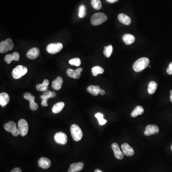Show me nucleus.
I'll list each match as a JSON object with an SVG mask.
<instances>
[{"label": "nucleus", "mask_w": 172, "mask_h": 172, "mask_svg": "<svg viewBox=\"0 0 172 172\" xmlns=\"http://www.w3.org/2000/svg\"><path fill=\"white\" fill-rule=\"evenodd\" d=\"M63 79L62 77H58L57 79H55L52 82V87L53 89L56 91H58L61 89L62 86L63 84Z\"/></svg>", "instance_id": "nucleus-15"}, {"label": "nucleus", "mask_w": 172, "mask_h": 172, "mask_svg": "<svg viewBox=\"0 0 172 172\" xmlns=\"http://www.w3.org/2000/svg\"><path fill=\"white\" fill-rule=\"evenodd\" d=\"M49 85V81L47 79H45L43 83L41 84H37L36 88L39 91H45L47 90Z\"/></svg>", "instance_id": "nucleus-20"}, {"label": "nucleus", "mask_w": 172, "mask_h": 172, "mask_svg": "<svg viewBox=\"0 0 172 172\" xmlns=\"http://www.w3.org/2000/svg\"><path fill=\"white\" fill-rule=\"evenodd\" d=\"M12 55H13L14 61H17L19 60V59H20V55H19V53H17V52H14Z\"/></svg>", "instance_id": "nucleus-36"}, {"label": "nucleus", "mask_w": 172, "mask_h": 172, "mask_svg": "<svg viewBox=\"0 0 172 172\" xmlns=\"http://www.w3.org/2000/svg\"><path fill=\"white\" fill-rule=\"evenodd\" d=\"M35 97L34 96H32L30 99H29V102H30V108L32 111H35L38 108V106L37 103H35Z\"/></svg>", "instance_id": "nucleus-25"}, {"label": "nucleus", "mask_w": 172, "mask_h": 172, "mask_svg": "<svg viewBox=\"0 0 172 172\" xmlns=\"http://www.w3.org/2000/svg\"><path fill=\"white\" fill-rule=\"evenodd\" d=\"M4 60L7 64H9L11 63L14 60L13 55L10 54H7L4 58Z\"/></svg>", "instance_id": "nucleus-34"}, {"label": "nucleus", "mask_w": 172, "mask_h": 172, "mask_svg": "<svg viewBox=\"0 0 172 172\" xmlns=\"http://www.w3.org/2000/svg\"><path fill=\"white\" fill-rule=\"evenodd\" d=\"M83 71V69L82 68H78V69L75 70V72L76 76V78L79 79L81 77V73Z\"/></svg>", "instance_id": "nucleus-35"}, {"label": "nucleus", "mask_w": 172, "mask_h": 172, "mask_svg": "<svg viewBox=\"0 0 172 172\" xmlns=\"http://www.w3.org/2000/svg\"><path fill=\"white\" fill-rule=\"evenodd\" d=\"M69 63L71 65H75L77 67H78L81 64V59L79 58H74L71 59L69 61Z\"/></svg>", "instance_id": "nucleus-31"}, {"label": "nucleus", "mask_w": 172, "mask_h": 172, "mask_svg": "<svg viewBox=\"0 0 172 172\" xmlns=\"http://www.w3.org/2000/svg\"><path fill=\"white\" fill-rule=\"evenodd\" d=\"M40 53V50L38 48H32L27 52V57L29 59H35L39 56Z\"/></svg>", "instance_id": "nucleus-13"}, {"label": "nucleus", "mask_w": 172, "mask_h": 172, "mask_svg": "<svg viewBox=\"0 0 172 172\" xmlns=\"http://www.w3.org/2000/svg\"><path fill=\"white\" fill-rule=\"evenodd\" d=\"M8 50V48L5 41H1L0 43V53H6Z\"/></svg>", "instance_id": "nucleus-30"}, {"label": "nucleus", "mask_w": 172, "mask_h": 172, "mask_svg": "<svg viewBox=\"0 0 172 172\" xmlns=\"http://www.w3.org/2000/svg\"><path fill=\"white\" fill-rule=\"evenodd\" d=\"M55 142L62 145H65L68 141V137L65 133L63 132H58L55 134L54 137Z\"/></svg>", "instance_id": "nucleus-8"}, {"label": "nucleus", "mask_w": 172, "mask_h": 172, "mask_svg": "<svg viewBox=\"0 0 172 172\" xmlns=\"http://www.w3.org/2000/svg\"><path fill=\"white\" fill-rule=\"evenodd\" d=\"M166 72H167V74L169 75H172V71L171 69H169L168 68H167L166 69Z\"/></svg>", "instance_id": "nucleus-42"}, {"label": "nucleus", "mask_w": 172, "mask_h": 172, "mask_svg": "<svg viewBox=\"0 0 172 172\" xmlns=\"http://www.w3.org/2000/svg\"><path fill=\"white\" fill-rule=\"evenodd\" d=\"M41 105L43 107H47L48 106L47 101L45 100H42L41 102Z\"/></svg>", "instance_id": "nucleus-39"}, {"label": "nucleus", "mask_w": 172, "mask_h": 172, "mask_svg": "<svg viewBox=\"0 0 172 172\" xmlns=\"http://www.w3.org/2000/svg\"><path fill=\"white\" fill-rule=\"evenodd\" d=\"M121 147H122L124 155H125L126 156H132L135 154L134 150L128 143H123L121 146Z\"/></svg>", "instance_id": "nucleus-11"}, {"label": "nucleus", "mask_w": 172, "mask_h": 172, "mask_svg": "<svg viewBox=\"0 0 172 172\" xmlns=\"http://www.w3.org/2000/svg\"><path fill=\"white\" fill-rule=\"evenodd\" d=\"M105 92L103 90V89H101V91H100V92H99V94L101 95H104L105 94Z\"/></svg>", "instance_id": "nucleus-44"}, {"label": "nucleus", "mask_w": 172, "mask_h": 172, "mask_svg": "<svg viewBox=\"0 0 172 172\" xmlns=\"http://www.w3.org/2000/svg\"><path fill=\"white\" fill-rule=\"evenodd\" d=\"M28 69L27 67L22 65H18L13 69L12 75L14 79H19L23 77V76L25 75Z\"/></svg>", "instance_id": "nucleus-4"}, {"label": "nucleus", "mask_w": 172, "mask_h": 172, "mask_svg": "<svg viewBox=\"0 0 172 172\" xmlns=\"http://www.w3.org/2000/svg\"><path fill=\"white\" fill-rule=\"evenodd\" d=\"M11 172H22V170L19 168H15L12 170Z\"/></svg>", "instance_id": "nucleus-40"}, {"label": "nucleus", "mask_w": 172, "mask_h": 172, "mask_svg": "<svg viewBox=\"0 0 172 172\" xmlns=\"http://www.w3.org/2000/svg\"><path fill=\"white\" fill-rule=\"evenodd\" d=\"M94 172H102V171H101L100 170L97 169L95 170V171Z\"/></svg>", "instance_id": "nucleus-47"}, {"label": "nucleus", "mask_w": 172, "mask_h": 172, "mask_svg": "<svg viewBox=\"0 0 172 172\" xmlns=\"http://www.w3.org/2000/svg\"><path fill=\"white\" fill-rule=\"evenodd\" d=\"M10 97L7 93L3 92L0 94V105L1 107H5L9 103Z\"/></svg>", "instance_id": "nucleus-16"}, {"label": "nucleus", "mask_w": 172, "mask_h": 172, "mask_svg": "<svg viewBox=\"0 0 172 172\" xmlns=\"http://www.w3.org/2000/svg\"><path fill=\"white\" fill-rule=\"evenodd\" d=\"M95 116L96 118L98 119L99 125H105L106 122H107V121L104 119V118H103L104 115H103V114H102V113H96L95 115Z\"/></svg>", "instance_id": "nucleus-26"}, {"label": "nucleus", "mask_w": 172, "mask_h": 172, "mask_svg": "<svg viewBox=\"0 0 172 172\" xmlns=\"http://www.w3.org/2000/svg\"><path fill=\"white\" fill-rule=\"evenodd\" d=\"M65 106V103L63 102H60L56 103L53 106L52 111L54 113H58L60 112L63 109Z\"/></svg>", "instance_id": "nucleus-22"}, {"label": "nucleus", "mask_w": 172, "mask_h": 172, "mask_svg": "<svg viewBox=\"0 0 172 172\" xmlns=\"http://www.w3.org/2000/svg\"><path fill=\"white\" fill-rule=\"evenodd\" d=\"M67 74L68 77L70 78H76V76L75 72L74 70L68 68L67 69Z\"/></svg>", "instance_id": "nucleus-32"}, {"label": "nucleus", "mask_w": 172, "mask_h": 172, "mask_svg": "<svg viewBox=\"0 0 172 172\" xmlns=\"http://www.w3.org/2000/svg\"><path fill=\"white\" fill-rule=\"evenodd\" d=\"M171 150H172V145H171Z\"/></svg>", "instance_id": "nucleus-48"}, {"label": "nucleus", "mask_w": 172, "mask_h": 172, "mask_svg": "<svg viewBox=\"0 0 172 172\" xmlns=\"http://www.w3.org/2000/svg\"><path fill=\"white\" fill-rule=\"evenodd\" d=\"M38 166L43 169L49 168L51 165V162L49 159L45 157H42L38 161Z\"/></svg>", "instance_id": "nucleus-14"}, {"label": "nucleus", "mask_w": 172, "mask_h": 172, "mask_svg": "<svg viewBox=\"0 0 172 172\" xmlns=\"http://www.w3.org/2000/svg\"><path fill=\"white\" fill-rule=\"evenodd\" d=\"M104 69L99 66H95L92 68V73L94 76L96 77L98 75L103 74L104 73Z\"/></svg>", "instance_id": "nucleus-24"}, {"label": "nucleus", "mask_w": 172, "mask_h": 172, "mask_svg": "<svg viewBox=\"0 0 172 172\" xmlns=\"http://www.w3.org/2000/svg\"><path fill=\"white\" fill-rule=\"evenodd\" d=\"M118 20L121 23L126 25H129L132 22L131 18L127 15L123 14H119Z\"/></svg>", "instance_id": "nucleus-17"}, {"label": "nucleus", "mask_w": 172, "mask_h": 172, "mask_svg": "<svg viewBox=\"0 0 172 172\" xmlns=\"http://www.w3.org/2000/svg\"><path fill=\"white\" fill-rule=\"evenodd\" d=\"M112 149L113 150L115 156L118 159L122 160L124 158V153L121 151L119 146L117 143L114 142L112 145Z\"/></svg>", "instance_id": "nucleus-10"}, {"label": "nucleus", "mask_w": 172, "mask_h": 172, "mask_svg": "<svg viewBox=\"0 0 172 172\" xmlns=\"http://www.w3.org/2000/svg\"><path fill=\"white\" fill-rule=\"evenodd\" d=\"M86 15V8L84 5H81L79 8L78 17L80 18H84Z\"/></svg>", "instance_id": "nucleus-29"}, {"label": "nucleus", "mask_w": 172, "mask_h": 172, "mask_svg": "<svg viewBox=\"0 0 172 172\" xmlns=\"http://www.w3.org/2000/svg\"><path fill=\"white\" fill-rule=\"evenodd\" d=\"M63 47L61 43H52L47 46V50L49 54H55L60 51Z\"/></svg>", "instance_id": "nucleus-7"}, {"label": "nucleus", "mask_w": 172, "mask_h": 172, "mask_svg": "<svg viewBox=\"0 0 172 172\" xmlns=\"http://www.w3.org/2000/svg\"><path fill=\"white\" fill-rule=\"evenodd\" d=\"M159 132V128L157 125H149L146 127L144 134L146 136H150L151 135L157 134Z\"/></svg>", "instance_id": "nucleus-9"}, {"label": "nucleus", "mask_w": 172, "mask_h": 172, "mask_svg": "<svg viewBox=\"0 0 172 172\" xmlns=\"http://www.w3.org/2000/svg\"><path fill=\"white\" fill-rule=\"evenodd\" d=\"M41 99L42 100H45V101H48V99H49V98H48L47 96L44 95L41 96Z\"/></svg>", "instance_id": "nucleus-41"}, {"label": "nucleus", "mask_w": 172, "mask_h": 172, "mask_svg": "<svg viewBox=\"0 0 172 172\" xmlns=\"http://www.w3.org/2000/svg\"><path fill=\"white\" fill-rule=\"evenodd\" d=\"M144 109L141 106H138L135 107L133 111L131 113V116L133 118L137 117L138 115H141L144 113Z\"/></svg>", "instance_id": "nucleus-21"}, {"label": "nucleus", "mask_w": 172, "mask_h": 172, "mask_svg": "<svg viewBox=\"0 0 172 172\" xmlns=\"http://www.w3.org/2000/svg\"><path fill=\"white\" fill-rule=\"evenodd\" d=\"M113 50V47L112 45H109L108 47H104V50L103 51V54L107 58H109L111 57L112 52Z\"/></svg>", "instance_id": "nucleus-27"}, {"label": "nucleus", "mask_w": 172, "mask_h": 172, "mask_svg": "<svg viewBox=\"0 0 172 172\" xmlns=\"http://www.w3.org/2000/svg\"><path fill=\"white\" fill-rule=\"evenodd\" d=\"M5 41L8 48V50H11L12 49H13L14 48V44H13L12 40L10 38H7L5 40Z\"/></svg>", "instance_id": "nucleus-33"}, {"label": "nucleus", "mask_w": 172, "mask_h": 172, "mask_svg": "<svg viewBox=\"0 0 172 172\" xmlns=\"http://www.w3.org/2000/svg\"><path fill=\"white\" fill-rule=\"evenodd\" d=\"M91 5L96 10H99L102 7V4L100 0H91Z\"/></svg>", "instance_id": "nucleus-28"}, {"label": "nucleus", "mask_w": 172, "mask_h": 172, "mask_svg": "<svg viewBox=\"0 0 172 172\" xmlns=\"http://www.w3.org/2000/svg\"><path fill=\"white\" fill-rule=\"evenodd\" d=\"M157 88V83L154 81H152L149 83L148 86V92L149 94H153L156 91Z\"/></svg>", "instance_id": "nucleus-23"}, {"label": "nucleus", "mask_w": 172, "mask_h": 172, "mask_svg": "<svg viewBox=\"0 0 172 172\" xmlns=\"http://www.w3.org/2000/svg\"><path fill=\"white\" fill-rule=\"evenodd\" d=\"M122 40L127 45H130L135 41V37L131 34H125L122 37Z\"/></svg>", "instance_id": "nucleus-19"}, {"label": "nucleus", "mask_w": 172, "mask_h": 172, "mask_svg": "<svg viewBox=\"0 0 172 172\" xmlns=\"http://www.w3.org/2000/svg\"><path fill=\"white\" fill-rule=\"evenodd\" d=\"M71 135L75 141H81L83 137V133L81 128L77 125H73L71 127Z\"/></svg>", "instance_id": "nucleus-3"}, {"label": "nucleus", "mask_w": 172, "mask_h": 172, "mask_svg": "<svg viewBox=\"0 0 172 172\" xmlns=\"http://www.w3.org/2000/svg\"><path fill=\"white\" fill-rule=\"evenodd\" d=\"M18 129L22 136L27 135L28 131V125L27 122L24 119H21L18 123Z\"/></svg>", "instance_id": "nucleus-6"}, {"label": "nucleus", "mask_w": 172, "mask_h": 172, "mask_svg": "<svg viewBox=\"0 0 172 172\" xmlns=\"http://www.w3.org/2000/svg\"><path fill=\"white\" fill-rule=\"evenodd\" d=\"M150 63L149 59L147 58H142L135 62L133 69L137 72L142 71L148 67Z\"/></svg>", "instance_id": "nucleus-1"}, {"label": "nucleus", "mask_w": 172, "mask_h": 172, "mask_svg": "<svg viewBox=\"0 0 172 172\" xmlns=\"http://www.w3.org/2000/svg\"><path fill=\"white\" fill-rule=\"evenodd\" d=\"M4 127L6 131L11 132L14 136L17 137L20 135L18 129L17 128V125L14 122L11 121L8 123H5Z\"/></svg>", "instance_id": "nucleus-5"}, {"label": "nucleus", "mask_w": 172, "mask_h": 172, "mask_svg": "<svg viewBox=\"0 0 172 172\" xmlns=\"http://www.w3.org/2000/svg\"><path fill=\"white\" fill-rule=\"evenodd\" d=\"M32 96V95L31 94V93H27H27H24V98L25 99H27V101H29V99H30Z\"/></svg>", "instance_id": "nucleus-38"}, {"label": "nucleus", "mask_w": 172, "mask_h": 172, "mask_svg": "<svg viewBox=\"0 0 172 172\" xmlns=\"http://www.w3.org/2000/svg\"><path fill=\"white\" fill-rule=\"evenodd\" d=\"M170 94H171V95H170V101L172 103V91H170Z\"/></svg>", "instance_id": "nucleus-45"}, {"label": "nucleus", "mask_w": 172, "mask_h": 172, "mask_svg": "<svg viewBox=\"0 0 172 172\" xmlns=\"http://www.w3.org/2000/svg\"><path fill=\"white\" fill-rule=\"evenodd\" d=\"M118 1V0H107V1H108L109 3H112V4L116 3V2H117Z\"/></svg>", "instance_id": "nucleus-43"}, {"label": "nucleus", "mask_w": 172, "mask_h": 172, "mask_svg": "<svg viewBox=\"0 0 172 172\" xmlns=\"http://www.w3.org/2000/svg\"><path fill=\"white\" fill-rule=\"evenodd\" d=\"M107 19L108 17L104 13H96L92 16L91 23L94 26H97L105 22Z\"/></svg>", "instance_id": "nucleus-2"}, {"label": "nucleus", "mask_w": 172, "mask_h": 172, "mask_svg": "<svg viewBox=\"0 0 172 172\" xmlns=\"http://www.w3.org/2000/svg\"><path fill=\"white\" fill-rule=\"evenodd\" d=\"M84 163L82 162L72 163L69 166L68 172H78L81 171L84 167Z\"/></svg>", "instance_id": "nucleus-12"}, {"label": "nucleus", "mask_w": 172, "mask_h": 172, "mask_svg": "<svg viewBox=\"0 0 172 172\" xmlns=\"http://www.w3.org/2000/svg\"><path fill=\"white\" fill-rule=\"evenodd\" d=\"M168 68L169 69H171V70H172V62H171V63L169 65Z\"/></svg>", "instance_id": "nucleus-46"}, {"label": "nucleus", "mask_w": 172, "mask_h": 172, "mask_svg": "<svg viewBox=\"0 0 172 172\" xmlns=\"http://www.w3.org/2000/svg\"><path fill=\"white\" fill-rule=\"evenodd\" d=\"M51 93L52 92L51 91H49V90H47V91H44V92H43V95L45 96H47L49 99H50V98H51Z\"/></svg>", "instance_id": "nucleus-37"}, {"label": "nucleus", "mask_w": 172, "mask_h": 172, "mask_svg": "<svg viewBox=\"0 0 172 172\" xmlns=\"http://www.w3.org/2000/svg\"><path fill=\"white\" fill-rule=\"evenodd\" d=\"M101 88L98 86H90L87 88V91L89 93H91L92 95L96 96L99 94L101 91Z\"/></svg>", "instance_id": "nucleus-18"}]
</instances>
